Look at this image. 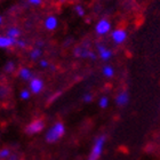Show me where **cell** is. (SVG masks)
I'll return each mask as SVG.
<instances>
[{"label": "cell", "mask_w": 160, "mask_h": 160, "mask_svg": "<svg viewBox=\"0 0 160 160\" xmlns=\"http://www.w3.org/2000/svg\"><path fill=\"white\" fill-rule=\"evenodd\" d=\"M0 160H1V159H0Z\"/></svg>", "instance_id": "obj_27"}, {"label": "cell", "mask_w": 160, "mask_h": 160, "mask_svg": "<svg viewBox=\"0 0 160 160\" xmlns=\"http://www.w3.org/2000/svg\"><path fill=\"white\" fill-rule=\"evenodd\" d=\"M17 74H18V77L23 80V81H28V82L34 78V74H33V72H32V70L27 67L20 68Z\"/></svg>", "instance_id": "obj_10"}, {"label": "cell", "mask_w": 160, "mask_h": 160, "mask_svg": "<svg viewBox=\"0 0 160 160\" xmlns=\"http://www.w3.org/2000/svg\"><path fill=\"white\" fill-rule=\"evenodd\" d=\"M10 157V150L7 148H3L0 150V159H6Z\"/></svg>", "instance_id": "obj_20"}, {"label": "cell", "mask_w": 160, "mask_h": 160, "mask_svg": "<svg viewBox=\"0 0 160 160\" xmlns=\"http://www.w3.org/2000/svg\"><path fill=\"white\" fill-rule=\"evenodd\" d=\"M43 87H45V82L39 77H34L33 79L29 81V89H30L31 94H33V95H38L41 93L43 90Z\"/></svg>", "instance_id": "obj_5"}, {"label": "cell", "mask_w": 160, "mask_h": 160, "mask_svg": "<svg viewBox=\"0 0 160 160\" xmlns=\"http://www.w3.org/2000/svg\"><path fill=\"white\" fill-rule=\"evenodd\" d=\"M96 48H97V55H98V57L102 61H109L112 57V50L109 49L103 43H98Z\"/></svg>", "instance_id": "obj_7"}, {"label": "cell", "mask_w": 160, "mask_h": 160, "mask_svg": "<svg viewBox=\"0 0 160 160\" xmlns=\"http://www.w3.org/2000/svg\"><path fill=\"white\" fill-rule=\"evenodd\" d=\"M30 96H31V92H30L29 88H28V89H22L20 92V98L21 100H23V101L29 100Z\"/></svg>", "instance_id": "obj_18"}, {"label": "cell", "mask_w": 160, "mask_h": 160, "mask_svg": "<svg viewBox=\"0 0 160 160\" xmlns=\"http://www.w3.org/2000/svg\"><path fill=\"white\" fill-rule=\"evenodd\" d=\"M15 70H16V64L14 63V61H8L3 67V71L6 73H13Z\"/></svg>", "instance_id": "obj_16"}, {"label": "cell", "mask_w": 160, "mask_h": 160, "mask_svg": "<svg viewBox=\"0 0 160 160\" xmlns=\"http://www.w3.org/2000/svg\"><path fill=\"white\" fill-rule=\"evenodd\" d=\"M82 101L85 102V103H90V102L93 101V95H92L90 93H86L82 96Z\"/></svg>", "instance_id": "obj_24"}, {"label": "cell", "mask_w": 160, "mask_h": 160, "mask_svg": "<svg viewBox=\"0 0 160 160\" xmlns=\"http://www.w3.org/2000/svg\"><path fill=\"white\" fill-rule=\"evenodd\" d=\"M16 46H17V48H20V49H25V48H27V42L22 39H17Z\"/></svg>", "instance_id": "obj_21"}, {"label": "cell", "mask_w": 160, "mask_h": 160, "mask_svg": "<svg viewBox=\"0 0 160 160\" xmlns=\"http://www.w3.org/2000/svg\"><path fill=\"white\" fill-rule=\"evenodd\" d=\"M73 10H74V13L77 14V16H79V17H83L86 15L85 7H83L82 5H80V3H78V5H76V6L73 7Z\"/></svg>", "instance_id": "obj_17"}, {"label": "cell", "mask_w": 160, "mask_h": 160, "mask_svg": "<svg viewBox=\"0 0 160 160\" xmlns=\"http://www.w3.org/2000/svg\"><path fill=\"white\" fill-rule=\"evenodd\" d=\"M41 56H42V48H39V47L32 48L29 53V58L31 61H34V62L41 60Z\"/></svg>", "instance_id": "obj_14"}, {"label": "cell", "mask_w": 160, "mask_h": 160, "mask_svg": "<svg viewBox=\"0 0 160 160\" xmlns=\"http://www.w3.org/2000/svg\"><path fill=\"white\" fill-rule=\"evenodd\" d=\"M90 52H92V50H90L86 45H80V46L74 47L73 55L76 57H79V58H88Z\"/></svg>", "instance_id": "obj_9"}, {"label": "cell", "mask_w": 160, "mask_h": 160, "mask_svg": "<svg viewBox=\"0 0 160 160\" xmlns=\"http://www.w3.org/2000/svg\"><path fill=\"white\" fill-rule=\"evenodd\" d=\"M2 23H3V18H2V16L0 15V25H2Z\"/></svg>", "instance_id": "obj_26"}, {"label": "cell", "mask_w": 160, "mask_h": 160, "mask_svg": "<svg viewBox=\"0 0 160 160\" xmlns=\"http://www.w3.org/2000/svg\"><path fill=\"white\" fill-rule=\"evenodd\" d=\"M39 67L42 68V69H48V68H52L49 65V62L47 60H43V58H41V60L39 61Z\"/></svg>", "instance_id": "obj_23"}, {"label": "cell", "mask_w": 160, "mask_h": 160, "mask_svg": "<svg viewBox=\"0 0 160 160\" xmlns=\"http://www.w3.org/2000/svg\"><path fill=\"white\" fill-rule=\"evenodd\" d=\"M128 102H129V94L127 93L126 90L120 92L116 96V104L119 105V107H125V105L128 104Z\"/></svg>", "instance_id": "obj_12"}, {"label": "cell", "mask_w": 160, "mask_h": 160, "mask_svg": "<svg viewBox=\"0 0 160 160\" xmlns=\"http://www.w3.org/2000/svg\"><path fill=\"white\" fill-rule=\"evenodd\" d=\"M102 73L105 78H112L114 76V69L113 67H111L109 64L104 65L103 69H102Z\"/></svg>", "instance_id": "obj_15"}, {"label": "cell", "mask_w": 160, "mask_h": 160, "mask_svg": "<svg viewBox=\"0 0 160 160\" xmlns=\"http://www.w3.org/2000/svg\"><path fill=\"white\" fill-rule=\"evenodd\" d=\"M45 128V121L42 119H34L25 127V133L29 135H34L42 132Z\"/></svg>", "instance_id": "obj_4"}, {"label": "cell", "mask_w": 160, "mask_h": 160, "mask_svg": "<svg viewBox=\"0 0 160 160\" xmlns=\"http://www.w3.org/2000/svg\"><path fill=\"white\" fill-rule=\"evenodd\" d=\"M16 46V40L8 38L6 34H0V49H7Z\"/></svg>", "instance_id": "obj_11"}, {"label": "cell", "mask_w": 160, "mask_h": 160, "mask_svg": "<svg viewBox=\"0 0 160 160\" xmlns=\"http://www.w3.org/2000/svg\"><path fill=\"white\" fill-rule=\"evenodd\" d=\"M6 36L13 40L20 39L21 37V30L17 27H9L6 30Z\"/></svg>", "instance_id": "obj_13"}, {"label": "cell", "mask_w": 160, "mask_h": 160, "mask_svg": "<svg viewBox=\"0 0 160 160\" xmlns=\"http://www.w3.org/2000/svg\"><path fill=\"white\" fill-rule=\"evenodd\" d=\"M98 105H100V108H102V109L108 108V105H109V98H108L107 96H102L100 100H98Z\"/></svg>", "instance_id": "obj_19"}, {"label": "cell", "mask_w": 160, "mask_h": 160, "mask_svg": "<svg viewBox=\"0 0 160 160\" xmlns=\"http://www.w3.org/2000/svg\"><path fill=\"white\" fill-rule=\"evenodd\" d=\"M64 133H65V126L63 122L57 121L50 127L49 129L47 130L45 134V140L48 143H55L58 140H61L63 137Z\"/></svg>", "instance_id": "obj_1"}, {"label": "cell", "mask_w": 160, "mask_h": 160, "mask_svg": "<svg viewBox=\"0 0 160 160\" xmlns=\"http://www.w3.org/2000/svg\"><path fill=\"white\" fill-rule=\"evenodd\" d=\"M111 28L112 25L110 21L107 18H101L95 25V32L97 36L103 37V36H107L108 33H111Z\"/></svg>", "instance_id": "obj_3"}, {"label": "cell", "mask_w": 160, "mask_h": 160, "mask_svg": "<svg viewBox=\"0 0 160 160\" xmlns=\"http://www.w3.org/2000/svg\"><path fill=\"white\" fill-rule=\"evenodd\" d=\"M28 3H29L30 6L39 7L42 5V0H28Z\"/></svg>", "instance_id": "obj_22"}, {"label": "cell", "mask_w": 160, "mask_h": 160, "mask_svg": "<svg viewBox=\"0 0 160 160\" xmlns=\"http://www.w3.org/2000/svg\"><path fill=\"white\" fill-rule=\"evenodd\" d=\"M105 141H107V137L104 135H101L95 140L93 144V148L90 150L89 157H88V160H98L103 153L104 150V145H105Z\"/></svg>", "instance_id": "obj_2"}, {"label": "cell", "mask_w": 160, "mask_h": 160, "mask_svg": "<svg viewBox=\"0 0 160 160\" xmlns=\"http://www.w3.org/2000/svg\"><path fill=\"white\" fill-rule=\"evenodd\" d=\"M36 47H39V48H42L43 47V41H37V43H36Z\"/></svg>", "instance_id": "obj_25"}, {"label": "cell", "mask_w": 160, "mask_h": 160, "mask_svg": "<svg viewBox=\"0 0 160 160\" xmlns=\"http://www.w3.org/2000/svg\"><path fill=\"white\" fill-rule=\"evenodd\" d=\"M111 39L116 45H121L127 40V31L123 30V29H116V30L111 31Z\"/></svg>", "instance_id": "obj_6"}, {"label": "cell", "mask_w": 160, "mask_h": 160, "mask_svg": "<svg viewBox=\"0 0 160 160\" xmlns=\"http://www.w3.org/2000/svg\"><path fill=\"white\" fill-rule=\"evenodd\" d=\"M43 27L47 31L56 30L57 27H58V18L55 15H48L43 20Z\"/></svg>", "instance_id": "obj_8"}]
</instances>
